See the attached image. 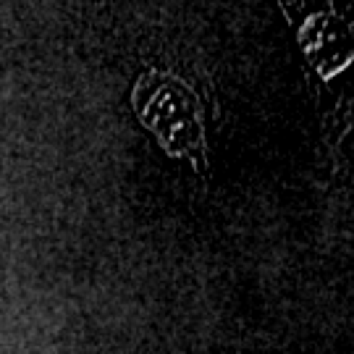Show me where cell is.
I'll use <instances>...</instances> for the list:
<instances>
[{
	"label": "cell",
	"instance_id": "cell-1",
	"mask_svg": "<svg viewBox=\"0 0 354 354\" xmlns=\"http://www.w3.org/2000/svg\"><path fill=\"white\" fill-rule=\"evenodd\" d=\"M134 108L142 124L171 155H187L203 142L200 102L178 76L150 71L137 82Z\"/></svg>",
	"mask_w": 354,
	"mask_h": 354
},
{
	"label": "cell",
	"instance_id": "cell-2",
	"mask_svg": "<svg viewBox=\"0 0 354 354\" xmlns=\"http://www.w3.org/2000/svg\"><path fill=\"white\" fill-rule=\"evenodd\" d=\"M307 64L320 76H336L354 61V29L333 13H315L299 29Z\"/></svg>",
	"mask_w": 354,
	"mask_h": 354
}]
</instances>
